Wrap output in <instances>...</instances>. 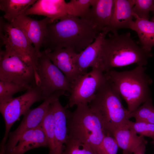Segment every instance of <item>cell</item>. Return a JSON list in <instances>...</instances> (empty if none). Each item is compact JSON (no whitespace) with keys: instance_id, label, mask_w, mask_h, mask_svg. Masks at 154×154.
<instances>
[{"instance_id":"obj_1","label":"cell","mask_w":154,"mask_h":154,"mask_svg":"<svg viewBox=\"0 0 154 154\" xmlns=\"http://www.w3.org/2000/svg\"><path fill=\"white\" fill-rule=\"evenodd\" d=\"M99 33L89 20L68 15L48 24L42 46L50 51L68 48L78 53L92 44Z\"/></svg>"},{"instance_id":"obj_2","label":"cell","mask_w":154,"mask_h":154,"mask_svg":"<svg viewBox=\"0 0 154 154\" xmlns=\"http://www.w3.org/2000/svg\"><path fill=\"white\" fill-rule=\"evenodd\" d=\"M153 56L151 52L145 50L132 39L130 33L110 34L103 42L99 67L106 72L114 68L133 64L144 66Z\"/></svg>"},{"instance_id":"obj_3","label":"cell","mask_w":154,"mask_h":154,"mask_svg":"<svg viewBox=\"0 0 154 154\" xmlns=\"http://www.w3.org/2000/svg\"><path fill=\"white\" fill-rule=\"evenodd\" d=\"M88 106L99 117L106 134L112 135L114 131L126 127L131 118V112L123 106L120 95L107 78Z\"/></svg>"},{"instance_id":"obj_4","label":"cell","mask_w":154,"mask_h":154,"mask_svg":"<svg viewBox=\"0 0 154 154\" xmlns=\"http://www.w3.org/2000/svg\"><path fill=\"white\" fill-rule=\"evenodd\" d=\"M145 67L137 66L133 69L122 72L111 69L105 72L132 112L151 98L149 86L152 81L146 74Z\"/></svg>"},{"instance_id":"obj_5","label":"cell","mask_w":154,"mask_h":154,"mask_svg":"<svg viewBox=\"0 0 154 154\" xmlns=\"http://www.w3.org/2000/svg\"><path fill=\"white\" fill-rule=\"evenodd\" d=\"M76 106L73 112L66 109L68 136L89 143L97 153L106 135L101 120L88 104H80Z\"/></svg>"},{"instance_id":"obj_6","label":"cell","mask_w":154,"mask_h":154,"mask_svg":"<svg viewBox=\"0 0 154 154\" xmlns=\"http://www.w3.org/2000/svg\"><path fill=\"white\" fill-rule=\"evenodd\" d=\"M0 80L13 82L27 90L39 84L35 69L7 48L0 51Z\"/></svg>"},{"instance_id":"obj_7","label":"cell","mask_w":154,"mask_h":154,"mask_svg":"<svg viewBox=\"0 0 154 154\" xmlns=\"http://www.w3.org/2000/svg\"><path fill=\"white\" fill-rule=\"evenodd\" d=\"M39 85L26 90L20 96L6 102L0 104V112L5 121V131L0 145V152H2L8 139L10 130L15 122L24 115L35 103L44 100Z\"/></svg>"},{"instance_id":"obj_8","label":"cell","mask_w":154,"mask_h":154,"mask_svg":"<svg viewBox=\"0 0 154 154\" xmlns=\"http://www.w3.org/2000/svg\"><path fill=\"white\" fill-rule=\"evenodd\" d=\"M106 79L105 73L99 68H92L90 72L79 76L71 83L68 102L66 108L89 104Z\"/></svg>"},{"instance_id":"obj_9","label":"cell","mask_w":154,"mask_h":154,"mask_svg":"<svg viewBox=\"0 0 154 154\" xmlns=\"http://www.w3.org/2000/svg\"><path fill=\"white\" fill-rule=\"evenodd\" d=\"M36 70L39 79V86L44 100L56 92L70 91L71 83L52 62L44 50L41 52L38 58Z\"/></svg>"},{"instance_id":"obj_10","label":"cell","mask_w":154,"mask_h":154,"mask_svg":"<svg viewBox=\"0 0 154 154\" xmlns=\"http://www.w3.org/2000/svg\"><path fill=\"white\" fill-rule=\"evenodd\" d=\"M0 38L5 48L15 52L26 63L36 70L38 60L41 52H38L20 29L13 27L0 19Z\"/></svg>"},{"instance_id":"obj_11","label":"cell","mask_w":154,"mask_h":154,"mask_svg":"<svg viewBox=\"0 0 154 154\" xmlns=\"http://www.w3.org/2000/svg\"><path fill=\"white\" fill-rule=\"evenodd\" d=\"M65 95L64 91L56 92L37 107L29 110L23 115V119L18 127L13 131L10 132L8 139L2 152L0 154H10L17 144L19 139L24 133L41 124L51 103L59 99L61 96Z\"/></svg>"},{"instance_id":"obj_12","label":"cell","mask_w":154,"mask_h":154,"mask_svg":"<svg viewBox=\"0 0 154 154\" xmlns=\"http://www.w3.org/2000/svg\"><path fill=\"white\" fill-rule=\"evenodd\" d=\"M50 22L49 18L46 17L37 20L29 17L23 13L12 23L13 27L21 30L39 53L42 46L46 30L48 24Z\"/></svg>"},{"instance_id":"obj_13","label":"cell","mask_w":154,"mask_h":154,"mask_svg":"<svg viewBox=\"0 0 154 154\" xmlns=\"http://www.w3.org/2000/svg\"><path fill=\"white\" fill-rule=\"evenodd\" d=\"M52 62L64 74L71 83L81 75L77 67V54L72 48H58L51 51L44 50Z\"/></svg>"},{"instance_id":"obj_14","label":"cell","mask_w":154,"mask_h":154,"mask_svg":"<svg viewBox=\"0 0 154 154\" xmlns=\"http://www.w3.org/2000/svg\"><path fill=\"white\" fill-rule=\"evenodd\" d=\"M134 0H114L113 12L109 26L103 33H117L122 29H130L134 17L133 7Z\"/></svg>"},{"instance_id":"obj_15","label":"cell","mask_w":154,"mask_h":154,"mask_svg":"<svg viewBox=\"0 0 154 154\" xmlns=\"http://www.w3.org/2000/svg\"><path fill=\"white\" fill-rule=\"evenodd\" d=\"M25 13L27 15L46 16L52 23L69 15V9L67 3L64 0H38Z\"/></svg>"},{"instance_id":"obj_16","label":"cell","mask_w":154,"mask_h":154,"mask_svg":"<svg viewBox=\"0 0 154 154\" xmlns=\"http://www.w3.org/2000/svg\"><path fill=\"white\" fill-rule=\"evenodd\" d=\"M106 35L103 32L100 33L92 44L82 51L77 54L76 63L81 75L88 72L87 69L90 67L99 68L102 45Z\"/></svg>"},{"instance_id":"obj_17","label":"cell","mask_w":154,"mask_h":154,"mask_svg":"<svg viewBox=\"0 0 154 154\" xmlns=\"http://www.w3.org/2000/svg\"><path fill=\"white\" fill-rule=\"evenodd\" d=\"M54 117L55 149L54 154H62L68 133L66 107L60 103L59 98L51 103Z\"/></svg>"},{"instance_id":"obj_18","label":"cell","mask_w":154,"mask_h":154,"mask_svg":"<svg viewBox=\"0 0 154 154\" xmlns=\"http://www.w3.org/2000/svg\"><path fill=\"white\" fill-rule=\"evenodd\" d=\"M114 4V0H92L88 20L99 33H104L109 26Z\"/></svg>"},{"instance_id":"obj_19","label":"cell","mask_w":154,"mask_h":154,"mask_svg":"<svg viewBox=\"0 0 154 154\" xmlns=\"http://www.w3.org/2000/svg\"><path fill=\"white\" fill-rule=\"evenodd\" d=\"M48 147L47 139L41 123L24 133L10 154H24L30 150Z\"/></svg>"},{"instance_id":"obj_20","label":"cell","mask_w":154,"mask_h":154,"mask_svg":"<svg viewBox=\"0 0 154 154\" xmlns=\"http://www.w3.org/2000/svg\"><path fill=\"white\" fill-rule=\"evenodd\" d=\"M112 135L115 139L119 147L122 150L123 154H133L135 150L146 141L144 136L138 135L126 127L114 131Z\"/></svg>"},{"instance_id":"obj_21","label":"cell","mask_w":154,"mask_h":154,"mask_svg":"<svg viewBox=\"0 0 154 154\" xmlns=\"http://www.w3.org/2000/svg\"><path fill=\"white\" fill-rule=\"evenodd\" d=\"M135 18L130 29L137 34L141 46L145 50L151 52L154 46V21L138 17Z\"/></svg>"},{"instance_id":"obj_22","label":"cell","mask_w":154,"mask_h":154,"mask_svg":"<svg viewBox=\"0 0 154 154\" xmlns=\"http://www.w3.org/2000/svg\"><path fill=\"white\" fill-rule=\"evenodd\" d=\"M36 0H0V9L4 12L3 17L8 22H13L33 5Z\"/></svg>"},{"instance_id":"obj_23","label":"cell","mask_w":154,"mask_h":154,"mask_svg":"<svg viewBox=\"0 0 154 154\" xmlns=\"http://www.w3.org/2000/svg\"><path fill=\"white\" fill-rule=\"evenodd\" d=\"M41 124L47 139L49 149L48 154H54L55 149L54 117L51 104Z\"/></svg>"},{"instance_id":"obj_24","label":"cell","mask_w":154,"mask_h":154,"mask_svg":"<svg viewBox=\"0 0 154 154\" xmlns=\"http://www.w3.org/2000/svg\"><path fill=\"white\" fill-rule=\"evenodd\" d=\"M62 154H98L88 142H83L68 136Z\"/></svg>"},{"instance_id":"obj_25","label":"cell","mask_w":154,"mask_h":154,"mask_svg":"<svg viewBox=\"0 0 154 154\" xmlns=\"http://www.w3.org/2000/svg\"><path fill=\"white\" fill-rule=\"evenodd\" d=\"M131 118L133 117L136 121L154 124V106L150 98L131 113Z\"/></svg>"},{"instance_id":"obj_26","label":"cell","mask_w":154,"mask_h":154,"mask_svg":"<svg viewBox=\"0 0 154 154\" xmlns=\"http://www.w3.org/2000/svg\"><path fill=\"white\" fill-rule=\"evenodd\" d=\"M92 0H71L67 3L69 15L80 18L89 19Z\"/></svg>"},{"instance_id":"obj_27","label":"cell","mask_w":154,"mask_h":154,"mask_svg":"<svg viewBox=\"0 0 154 154\" xmlns=\"http://www.w3.org/2000/svg\"><path fill=\"white\" fill-rule=\"evenodd\" d=\"M27 90L13 82L0 80V104L6 102L12 99L15 94Z\"/></svg>"},{"instance_id":"obj_28","label":"cell","mask_w":154,"mask_h":154,"mask_svg":"<svg viewBox=\"0 0 154 154\" xmlns=\"http://www.w3.org/2000/svg\"><path fill=\"white\" fill-rule=\"evenodd\" d=\"M126 127L139 135L150 137L154 141V124L129 120Z\"/></svg>"},{"instance_id":"obj_29","label":"cell","mask_w":154,"mask_h":154,"mask_svg":"<svg viewBox=\"0 0 154 154\" xmlns=\"http://www.w3.org/2000/svg\"><path fill=\"white\" fill-rule=\"evenodd\" d=\"M153 4V0H134V17L149 20V13L152 10Z\"/></svg>"},{"instance_id":"obj_30","label":"cell","mask_w":154,"mask_h":154,"mask_svg":"<svg viewBox=\"0 0 154 154\" xmlns=\"http://www.w3.org/2000/svg\"><path fill=\"white\" fill-rule=\"evenodd\" d=\"M119 146L114 137L110 134L106 135L97 151L98 154H117Z\"/></svg>"},{"instance_id":"obj_31","label":"cell","mask_w":154,"mask_h":154,"mask_svg":"<svg viewBox=\"0 0 154 154\" xmlns=\"http://www.w3.org/2000/svg\"><path fill=\"white\" fill-rule=\"evenodd\" d=\"M147 143L146 141L142 143L135 150L133 154H145Z\"/></svg>"},{"instance_id":"obj_32","label":"cell","mask_w":154,"mask_h":154,"mask_svg":"<svg viewBox=\"0 0 154 154\" xmlns=\"http://www.w3.org/2000/svg\"><path fill=\"white\" fill-rule=\"evenodd\" d=\"M152 11L153 12V16L152 17L151 19V21H154V4L153 7V9Z\"/></svg>"},{"instance_id":"obj_33","label":"cell","mask_w":154,"mask_h":154,"mask_svg":"<svg viewBox=\"0 0 154 154\" xmlns=\"http://www.w3.org/2000/svg\"><path fill=\"white\" fill-rule=\"evenodd\" d=\"M151 143L153 145H154V141H152L151 142Z\"/></svg>"}]
</instances>
